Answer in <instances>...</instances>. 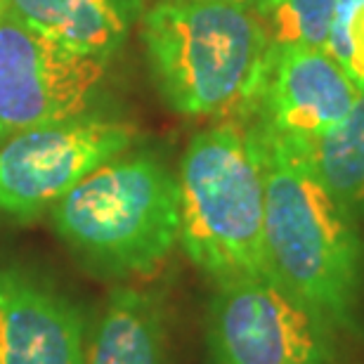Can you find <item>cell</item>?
I'll return each mask as SVG.
<instances>
[{"label": "cell", "instance_id": "obj_1", "mask_svg": "<svg viewBox=\"0 0 364 364\" xmlns=\"http://www.w3.org/2000/svg\"><path fill=\"white\" fill-rule=\"evenodd\" d=\"M265 185L270 272L315 312L333 336H360L364 237L296 142L253 123Z\"/></svg>", "mask_w": 364, "mask_h": 364}, {"label": "cell", "instance_id": "obj_2", "mask_svg": "<svg viewBox=\"0 0 364 364\" xmlns=\"http://www.w3.org/2000/svg\"><path fill=\"white\" fill-rule=\"evenodd\" d=\"M151 76L173 112L246 121L270 62L258 7L242 0H159L140 19Z\"/></svg>", "mask_w": 364, "mask_h": 364}, {"label": "cell", "instance_id": "obj_3", "mask_svg": "<svg viewBox=\"0 0 364 364\" xmlns=\"http://www.w3.org/2000/svg\"><path fill=\"white\" fill-rule=\"evenodd\" d=\"M57 237L105 279L154 274L180 244V187L154 154H119L50 208Z\"/></svg>", "mask_w": 364, "mask_h": 364}, {"label": "cell", "instance_id": "obj_4", "mask_svg": "<svg viewBox=\"0 0 364 364\" xmlns=\"http://www.w3.org/2000/svg\"><path fill=\"white\" fill-rule=\"evenodd\" d=\"M180 246L210 282L272 277L265 185L253 123L220 121L192 137L178 171Z\"/></svg>", "mask_w": 364, "mask_h": 364}, {"label": "cell", "instance_id": "obj_5", "mask_svg": "<svg viewBox=\"0 0 364 364\" xmlns=\"http://www.w3.org/2000/svg\"><path fill=\"white\" fill-rule=\"evenodd\" d=\"M333 331L274 277L218 282L208 301L210 364H331Z\"/></svg>", "mask_w": 364, "mask_h": 364}, {"label": "cell", "instance_id": "obj_6", "mask_svg": "<svg viewBox=\"0 0 364 364\" xmlns=\"http://www.w3.org/2000/svg\"><path fill=\"white\" fill-rule=\"evenodd\" d=\"M126 121L74 116L28 128L0 144V215L33 220L85 176L135 142Z\"/></svg>", "mask_w": 364, "mask_h": 364}, {"label": "cell", "instance_id": "obj_7", "mask_svg": "<svg viewBox=\"0 0 364 364\" xmlns=\"http://www.w3.org/2000/svg\"><path fill=\"white\" fill-rule=\"evenodd\" d=\"M105 71L107 62L69 50L5 5L0 12V144L21 130L85 114Z\"/></svg>", "mask_w": 364, "mask_h": 364}, {"label": "cell", "instance_id": "obj_8", "mask_svg": "<svg viewBox=\"0 0 364 364\" xmlns=\"http://www.w3.org/2000/svg\"><path fill=\"white\" fill-rule=\"evenodd\" d=\"M358 85L324 48L270 53L256 107L258 123L291 142H312L346 119Z\"/></svg>", "mask_w": 364, "mask_h": 364}, {"label": "cell", "instance_id": "obj_9", "mask_svg": "<svg viewBox=\"0 0 364 364\" xmlns=\"http://www.w3.org/2000/svg\"><path fill=\"white\" fill-rule=\"evenodd\" d=\"M88 322L67 294L0 260V364H83Z\"/></svg>", "mask_w": 364, "mask_h": 364}, {"label": "cell", "instance_id": "obj_10", "mask_svg": "<svg viewBox=\"0 0 364 364\" xmlns=\"http://www.w3.org/2000/svg\"><path fill=\"white\" fill-rule=\"evenodd\" d=\"M83 364H171L161 296L137 287L114 289L88 331Z\"/></svg>", "mask_w": 364, "mask_h": 364}, {"label": "cell", "instance_id": "obj_11", "mask_svg": "<svg viewBox=\"0 0 364 364\" xmlns=\"http://www.w3.org/2000/svg\"><path fill=\"white\" fill-rule=\"evenodd\" d=\"M7 5L28 26L107 64L144 14V0H7Z\"/></svg>", "mask_w": 364, "mask_h": 364}, {"label": "cell", "instance_id": "obj_12", "mask_svg": "<svg viewBox=\"0 0 364 364\" xmlns=\"http://www.w3.org/2000/svg\"><path fill=\"white\" fill-rule=\"evenodd\" d=\"M296 144L341 208L360 223L364 218V90L343 121L317 140Z\"/></svg>", "mask_w": 364, "mask_h": 364}, {"label": "cell", "instance_id": "obj_13", "mask_svg": "<svg viewBox=\"0 0 364 364\" xmlns=\"http://www.w3.org/2000/svg\"><path fill=\"white\" fill-rule=\"evenodd\" d=\"M336 0H267L258 7L270 36V53L284 48H324Z\"/></svg>", "mask_w": 364, "mask_h": 364}, {"label": "cell", "instance_id": "obj_14", "mask_svg": "<svg viewBox=\"0 0 364 364\" xmlns=\"http://www.w3.org/2000/svg\"><path fill=\"white\" fill-rule=\"evenodd\" d=\"M326 53L364 90V0H336Z\"/></svg>", "mask_w": 364, "mask_h": 364}, {"label": "cell", "instance_id": "obj_15", "mask_svg": "<svg viewBox=\"0 0 364 364\" xmlns=\"http://www.w3.org/2000/svg\"><path fill=\"white\" fill-rule=\"evenodd\" d=\"M7 5V0H0V12H3V7Z\"/></svg>", "mask_w": 364, "mask_h": 364}, {"label": "cell", "instance_id": "obj_16", "mask_svg": "<svg viewBox=\"0 0 364 364\" xmlns=\"http://www.w3.org/2000/svg\"><path fill=\"white\" fill-rule=\"evenodd\" d=\"M267 3V0H258V3H256V7H260V5H265Z\"/></svg>", "mask_w": 364, "mask_h": 364}, {"label": "cell", "instance_id": "obj_17", "mask_svg": "<svg viewBox=\"0 0 364 364\" xmlns=\"http://www.w3.org/2000/svg\"><path fill=\"white\" fill-rule=\"evenodd\" d=\"M242 3H253V5H256V3H258V0H242Z\"/></svg>", "mask_w": 364, "mask_h": 364}]
</instances>
